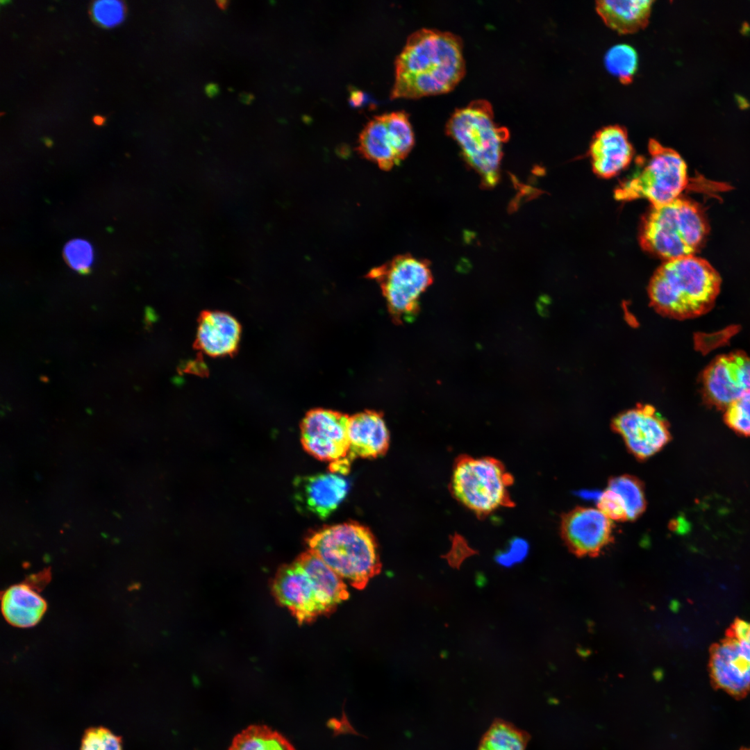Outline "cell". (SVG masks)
<instances>
[{
	"label": "cell",
	"instance_id": "obj_1",
	"mask_svg": "<svg viewBox=\"0 0 750 750\" xmlns=\"http://www.w3.org/2000/svg\"><path fill=\"white\" fill-rule=\"evenodd\" d=\"M465 73L460 38L448 31L421 28L410 35L396 58L391 99L447 92Z\"/></svg>",
	"mask_w": 750,
	"mask_h": 750
},
{
	"label": "cell",
	"instance_id": "obj_2",
	"mask_svg": "<svg viewBox=\"0 0 750 750\" xmlns=\"http://www.w3.org/2000/svg\"><path fill=\"white\" fill-rule=\"evenodd\" d=\"M722 279L705 259L694 256L666 260L655 272L649 285L651 306L678 319L705 314L713 306Z\"/></svg>",
	"mask_w": 750,
	"mask_h": 750
},
{
	"label": "cell",
	"instance_id": "obj_3",
	"mask_svg": "<svg viewBox=\"0 0 750 750\" xmlns=\"http://www.w3.org/2000/svg\"><path fill=\"white\" fill-rule=\"evenodd\" d=\"M274 588L299 623L331 612L349 594L344 581L309 549L281 570Z\"/></svg>",
	"mask_w": 750,
	"mask_h": 750
},
{
	"label": "cell",
	"instance_id": "obj_4",
	"mask_svg": "<svg viewBox=\"0 0 750 750\" xmlns=\"http://www.w3.org/2000/svg\"><path fill=\"white\" fill-rule=\"evenodd\" d=\"M309 549L341 579L364 589L381 569L378 546L371 531L357 522L323 527L310 533Z\"/></svg>",
	"mask_w": 750,
	"mask_h": 750
},
{
	"label": "cell",
	"instance_id": "obj_5",
	"mask_svg": "<svg viewBox=\"0 0 750 750\" xmlns=\"http://www.w3.org/2000/svg\"><path fill=\"white\" fill-rule=\"evenodd\" d=\"M446 132L483 185L494 187L499 179L503 146L510 134L495 122L491 104L478 99L456 109L446 124Z\"/></svg>",
	"mask_w": 750,
	"mask_h": 750
},
{
	"label": "cell",
	"instance_id": "obj_6",
	"mask_svg": "<svg viewBox=\"0 0 750 750\" xmlns=\"http://www.w3.org/2000/svg\"><path fill=\"white\" fill-rule=\"evenodd\" d=\"M708 232L699 206L677 198L652 206L640 230L642 249L666 260L694 256Z\"/></svg>",
	"mask_w": 750,
	"mask_h": 750
},
{
	"label": "cell",
	"instance_id": "obj_7",
	"mask_svg": "<svg viewBox=\"0 0 750 750\" xmlns=\"http://www.w3.org/2000/svg\"><path fill=\"white\" fill-rule=\"evenodd\" d=\"M513 481L496 458L462 455L455 461L449 490L456 500L484 518L501 507L515 506L508 491Z\"/></svg>",
	"mask_w": 750,
	"mask_h": 750
},
{
	"label": "cell",
	"instance_id": "obj_8",
	"mask_svg": "<svg viewBox=\"0 0 750 750\" xmlns=\"http://www.w3.org/2000/svg\"><path fill=\"white\" fill-rule=\"evenodd\" d=\"M649 158L631 177L615 190L617 200H649L652 206L669 203L677 198L688 184L687 165L675 150L650 139Z\"/></svg>",
	"mask_w": 750,
	"mask_h": 750
},
{
	"label": "cell",
	"instance_id": "obj_9",
	"mask_svg": "<svg viewBox=\"0 0 750 750\" xmlns=\"http://www.w3.org/2000/svg\"><path fill=\"white\" fill-rule=\"evenodd\" d=\"M366 276L379 284L389 312L399 324L415 317L419 297L433 281L429 262L410 254L398 255Z\"/></svg>",
	"mask_w": 750,
	"mask_h": 750
},
{
	"label": "cell",
	"instance_id": "obj_10",
	"mask_svg": "<svg viewBox=\"0 0 750 750\" xmlns=\"http://www.w3.org/2000/svg\"><path fill=\"white\" fill-rule=\"evenodd\" d=\"M349 417L324 408L308 411L301 424V442L304 449L318 460L334 462L348 457Z\"/></svg>",
	"mask_w": 750,
	"mask_h": 750
},
{
	"label": "cell",
	"instance_id": "obj_11",
	"mask_svg": "<svg viewBox=\"0 0 750 750\" xmlns=\"http://www.w3.org/2000/svg\"><path fill=\"white\" fill-rule=\"evenodd\" d=\"M612 429L638 460L654 455L671 440L667 422L649 405H639L617 415Z\"/></svg>",
	"mask_w": 750,
	"mask_h": 750
},
{
	"label": "cell",
	"instance_id": "obj_12",
	"mask_svg": "<svg viewBox=\"0 0 750 750\" xmlns=\"http://www.w3.org/2000/svg\"><path fill=\"white\" fill-rule=\"evenodd\" d=\"M702 383L706 399L725 409L750 394V357L739 351L717 356L703 372Z\"/></svg>",
	"mask_w": 750,
	"mask_h": 750
},
{
	"label": "cell",
	"instance_id": "obj_13",
	"mask_svg": "<svg viewBox=\"0 0 750 750\" xmlns=\"http://www.w3.org/2000/svg\"><path fill=\"white\" fill-rule=\"evenodd\" d=\"M708 669L711 683L740 699L750 691V647L744 642L726 637L710 649Z\"/></svg>",
	"mask_w": 750,
	"mask_h": 750
},
{
	"label": "cell",
	"instance_id": "obj_14",
	"mask_svg": "<svg viewBox=\"0 0 750 750\" xmlns=\"http://www.w3.org/2000/svg\"><path fill=\"white\" fill-rule=\"evenodd\" d=\"M612 521L599 509L576 507L561 517L560 533L578 556L598 555L613 539Z\"/></svg>",
	"mask_w": 750,
	"mask_h": 750
},
{
	"label": "cell",
	"instance_id": "obj_15",
	"mask_svg": "<svg viewBox=\"0 0 750 750\" xmlns=\"http://www.w3.org/2000/svg\"><path fill=\"white\" fill-rule=\"evenodd\" d=\"M50 572L44 569L31 575L25 581L14 584L1 594V611L6 621L18 628L35 626L47 609V603L39 592L49 583Z\"/></svg>",
	"mask_w": 750,
	"mask_h": 750
},
{
	"label": "cell",
	"instance_id": "obj_16",
	"mask_svg": "<svg viewBox=\"0 0 750 750\" xmlns=\"http://www.w3.org/2000/svg\"><path fill=\"white\" fill-rule=\"evenodd\" d=\"M349 482L340 474L328 472L300 477L296 497L302 510L317 517H328L347 494Z\"/></svg>",
	"mask_w": 750,
	"mask_h": 750
},
{
	"label": "cell",
	"instance_id": "obj_17",
	"mask_svg": "<svg viewBox=\"0 0 750 750\" xmlns=\"http://www.w3.org/2000/svg\"><path fill=\"white\" fill-rule=\"evenodd\" d=\"M633 153L627 131L619 125L607 126L597 131L589 150L593 172L605 178L613 177L626 168Z\"/></svg>",
	"mask_w": 750,
	"mask_h": 750
},
{
	"label": "cell",
	"instance_id": "obj_18",
	"mask_svg": "<svg viewBox=\"0 0 750 750\" xmlns=\"http://www.w3.org/2000/svg\"><path fill=\"white\" fill-rule=\"evenodd\" d=\"M349 451L348 458H374L388 451L390 435L381 413L366 410L348 419Z\"/></svg>",
	"mask_w": 750,
	"mask_h": 750
},
{
	"label": "cell",
	"instance_id": "obj_19",
	"mask_svg": "<svg viewBox=\"0 0 750 750\" xmlns=\"http://www.w3.org/2000/svg\"><path fill=\"white\" fill-rule=\"evenodd\" d=\"M241 334L238 322L221 311H204L199 319L196 347L210 356L233 355L238 349Z\"/></svg>",
	"mask_w": 750,
	"mask_h": 750
},
{
	"label": "cell",
	"instance_id": "obj_20",
	"mask_svg": "<svg viewBox=\"0 0 750 750\" xmlns=\"http://www.w3.org/2000/svg\"><path fill=\"white\" fill-rule=\"evenodd\" d=\"M653 1H597L596 10L604 23L619 33H635L649 22Z\"/></svg>",
	"mask_w": 750,
	"mask_h": 750
},
{
	"label": "cell",
	"instance_id": "obj_21",
	"mask_svg": "<svg viewBox=\"0 0 750 750\" xmlns=\"http://www.w3.org/2000/svg\"><path fill=\"white\" fill-rule=\"evenodd\" d=\"M357 150L364 158L385 171L390 170L400 163L393 149L383 115L374 117L361 131Z\"/></svg>",
	"mask_w": 750,
	"mask_h": 750
},
{
	"label": "cell",
	"instance_id": "obj_22",
	"mask_svg": "<svg viewBox=\"0 0 750 750\" xmlns=\"http://www.w3.org/2000/svg\"><path fill=\"white\" fill-rule=\"evenodd\" d=\"M228 750H295L281 733L266 725L253 724L237 734Z\"/></svg>",
	"mask_w": 750,
	"mask_h": 750
},
{
	"label": "cell",
	"instance_id": "obj_23",
	"mask_svg": "<svg viewBox=\"0 0 750 750\" xmlns=\"http://www.w3.org/2000/svg\"><path fill=\"white\" fill-rule=\"evenodd\" d=\"M528 740V733L499 719L485 733L477 750H525Z\"/></svg>",
	"mask_w": 750,
	"mask_h": 750
},
{
	"label": "cell",
	"instance_id": "obj_24",
	"mask_svg": "<svg viewBox=\"0 0 750 750\" xmlns=\"http://www.w3.org/2000/svg\"><path fill=\"white\" fill-rule=\"evenodd\" d=\"M608 489L615 492L622 498L628 520L637 519L644 511L646 500L644 487L638 478L628 474L612 478L608 481Z\"/></svg>",
	"mask_w": 750,
	"mask_h": 750
},
{
	"label": "cell",
	"instance_id": "obj_25",
	"mask_svg": "<svg viewBox=\"0 0 750 750\" xmlns=\"http://www.w3.org/2000/svg\"><path fill=\"white\" fill-rule=\"evenodd\" d=\"M391 143L399 162L411 151L415 137L408 115L403 111L383 114Z\"/></svg>",
	"mask_w": 750,
	"mask_h": 750
},
{
	"label": "cell",
	"instance_id": "obj_26",
	"mask_svg": "<svg viewBox=\"0 0 750 750\" xmlns=\"http://www.w3.org/2000/svg\"><path fill=\"white\" fill-rule=\"evenodd\" d=\"M605 65L608 71L621 83L632 82L638 67V55L635 49L626 44H616L606 53Z\"/></svg>",
	"mask_w": 750,
	"mask_h": 750
},
{
	"label": "cell",
	"instance_id": "obj_27",
	"mask_svg": "<svg viewBox=\"0 0 750 750\" xmlns=\"http://www.w3.org/2000/svg\"><path fill=\"white\" fill-rule=\"evenodd\" d=\"M67 265L78 272H86L94 261V250L90 243L83 239L69 240L63 249Z\"/></svg>",
	"mask_w": 750,
	"mask_h": 750
},
{
	"label": "cell",
	"instance_id": "obj_28",
	"mask_svg": "<svg viewBox=\"0 0 750 750\" xmlns=\"http://www.w3.org/2000/svg\"><path fill=\"white\" fill-rule=\"evenodd\" d=\"M126 6L121 1H97L90 6V12L94 22L103 28H112L124 19Z\"/></svg>",
	"mask_w": 750,
	"mask_h": 750
},
{
	"label": "cell",
	"instance_id": "obj_29",
	"mask_svg": "<svg viewBox=\"0 0 750 750\" xmlns=\"http://www.w3.org/2000/svg\"><path fill=\"white\" fill-rule=\"evenodd\" d=\"M725 409L727 425L738 433L750 436V394L732 401Z\"/></svg>",
	"mask_w": 750,
	"mask_h": 750
},
{
	"label": "cell",
	"instance_id": "obj_30",
	"mask_svg": "<svg viewBox=\"0 0 750 750\" xmlns=\"http://www.w3.org/2000/svg\"><path fill=\"white\" fill-rule=\"evenodd\" d=\"M81 750H122L121 739L105 728H90L84 734Z\"/></svg>",
	"mask_w": 750,
	"mask_h": 750
},
{
	"label": "cell",
	"instance_id": "obj_31",
	"mask_svg": "<svg viewBox=\"0 0 750 750\" xmlns=\"http://www.w3.org/2000/svg\"><path fill=\"white\" fill-rule=\"evenodd\" d=\"M598 509L610 519L628 520L626 507L622 498L610 489L602 492L598 500Z\"/></svg>",
	"mask_w": 750,
	"mask_h": 750
},
{
	"label": "cell",
	"instance_id": "obj_32",
	"mask_svg": "<svg viewBox=\"0 0 750 750\" xmlns=\"http://www.w3.org/2000/svg\"><path fill=\"white\" fill-rule=\"evenodd\" d=\"M528 552V542L522 538H515L510 540L506 551L497 554L495 560L501 566L510 567L515 563L522 562L526 558Z\"/></svg>",
	"mask_w": 750,
	"mask_h": 750
},
{
	"label": "cell",
	"instance_id": "obj_33",
	"mask_svg": "<svg viewBox=\"0 0 750 750\" xmlns=\"http://www.w3.org/2000/svg\"><path fill=\"white\" fill-rule=\"evenodd\" d=\"M476 553L477 551L469 548L463 538L455 535L451 550L443 558L451 567L458 569L467 557Z\"/></svg>",
	"mask_w": 750,
	"mask_h": 750
},
{
	"label": "cell",
	"instance_id": "obj_34",
	"mask_svg": "<svg viewBox=\"0 0 750 750\" xmlns=\"http://www.w3.org/2000/svg\"><path fill=\"white\" fill-rule=\"evenodd\" d=\"M726 635L743 641L750 647V622L736 618L728 628Z\"/></svg>",
	"mask_w": 750,
	"mask_h": 750
},
{
	"label": "cell",
	"instance_id": "obj_35",
	"mask_svg": "<svg viewBox=\"0 0 750 750\" xmlns=\"http://www.w3.org/2000/svg\"><path fill=\"white\" fill-rule=\"evenodd\" d=\"M205 91L208 97H213L219 94V88L217 84L210 83L206 86Z\"/></svg>",
	"mask_w": 750,
	"mask_h": 750
},
{
	"label": "cell",
	"instance_id": "obj_36",
	"mask_svg": "<svg viewBox=\"0 0 750 750\" xmlns=\"http://www.w3.org/2000/svg\"><path fill=\"white\" fill-rule=\"evenodd\" d=\"M254 95L251 93L243 92L239 94V100L245 104H250L254 100Z\"/></svg>",
	"mask_w": 750,
	"mask_h": 750
},
{
	"label": "cell",
	"instance_id": "obj_37",
	"mask_svg": "<svg viewBox=\"0 0 750 750\" xmlns=\"http://www.w3.org/2000/svg\"><path fill=\"white\" fill-rule=\"evenodd\" d=\"M93 122L97 126H101L105 122V118L100 115H95L93 117Z\"/></svg>",
	"mask_w": 750,
	"mask_h": 750
},
{
	"label": "cell",
	"instance_id": "obj_38",
	"mask_svg": "<svg viewBox=\"0 0 750 750\" xmlns=\"http://www.w3.org/2000/svg\"><path fill=\"white\" fill-rule=\"evenodd\" d=\"M218 7L222 10H226L230 3L229 1H215Z\"/></svg>",
	"mask_w": 750,
	"mask_h": 750
},
{
	"label": "cell",
	"instance_id": "obj_39",
	"mask_svg": "<svg viewBox=\"0 0 750 750\" xmlns=\"http://www.w3.org/2000/svg\"><path fill=\"white\" fill-rule=\"evenodd\" d=\"M740 750H750V747L749 748H744V749H740Z\"/></svg>",
	"mask_w": 750,
	"mask_h": 750
}]
</instances>
